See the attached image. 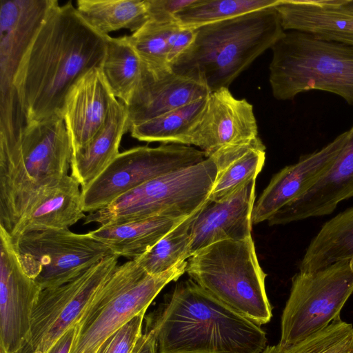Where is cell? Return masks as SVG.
<instances>
[{"instance_id":"cell-1","label":"cell","mask_w":353,"mask_h":353,"mask_svg":"<svg viewBox=\"0 0 353 353\" xmlns=\"http://www.w3.org/2000/svg\"><path fill=\"white\" fill-rule=\"evenodd\" d=\"M106 44L107 36L92 28L71 1L50 11L14 82L28 123L62 118L68 91L88 71L102 67Z\"/></svg>"},{"instance_id":"cell-2","label":"cell","mask_w":353,"mask_h":353,"mask_svg":"<svg viewBox=\"0 0 353 353\" xmlns=\"http://www.w3.org/2000/svg\"><path fill=\"white\" fill-rule=\"evenodd\" d=\"M158 353H261L266 333L192 279L181 281L145 317Z\"/></svg>"},{"instance_id":"cell-3","label":"cell","mask_w":353,"mask_h":353,"mask_svg":"<svg viewBox=\"0 0 353 353\" xmlns=\"http://www.w3.org/2000/svg\"><path fill=\"white\" fill-rule=\"evenodd\" d=\"M72 147L61 117L29 123L0 148V228L10 236L50 187L68 175Z\"/></svg>"},{"instance_id":"cell-4","label":"cell","mask_w":353,"mask_h":353,"mask_svg":"<svg viewBox=\"0 0 353 353\" xmlns=\"http://www.w3.org/2000/svg\"><path fill=\"white\" fill-rule=\"evenodd\" d=\"M275 6L196 28L192 44L172 66L214 92L232 81L285 33Z\"/></svg>"},{"instance_id":"cell-5","label":"cell","mask_w":353,"mask_h":353,"mask_svg":"<svg viewBox=\"0 0 353 353\" xmlns=\"http://www.w3.org/2000/svg\"><path fill=\"white\" fill-rule=\"evenodd\" d=\"M269 81L274 97L293 100L322 90L353 105V46L297 30L285 31L271 48Z\"/></svg>"},{"instance_id":"cell-6","label":"cell","mask_w":353,"mask_h":353,"mask_svg":"<svg viewBox=\"0 0 353 353\" xmlns=\"http://www.w3.org/2000/svg\"><path fill=\"white\" fill-rule=\"evenodd\" d=\"M188 261L149 274L134 260L118 265L85 306L75 324L70 353H95L112 333L145 312L161 290L185 272Z\"/></svg>"},{"instance_id":"cell-7","label":"cell","mask_w":353,"mask_h":353,"mask_svg":"<svg viewBox=\"0 0 353 353\" xmlns=\"http://www.w3.org/2000/svg\"><path fill=\"white\" fill-rule=\"evenodd\" d=\"M185 272L216 299L259 325L272 316L252 237L205 247L188 260Z\"/></svg>"},{"instance_id":"cell-8","label":"cell","mask_w":353,"mask_h":353,"mask_svg":"<svg viewBox=\"0 0 353 353\" xmlns=\"http://www.w3.org/2000/svg\"><path fill=\"white\" fill-rule=\"evenodd\" d=\"M211 158L148 181L90 213L84 223L102 225L152 217L183 218L199 211L208 201L217 175Z\"/></svg>"},{"instance_id":"cell-9","label":"cell","mask_w":353,"mask_h":353,"mask_svg":"<svg viewBox=\"0 0 353 353\" xmlns=\"http://www.w3.org/2000/svg\"><path fill=\"white\" fill-rule=\"evenodd\" d=\"M352 293L353 259L295 274L281 316L279 343H299L340 320Z\"/></svg>"},{"instance_id":"cell-10","label":"cell","mask_w":353,"mask_h":353,"mask_svg":"<svg viewBox=\"0 0 353 353\" xmlns=\"http://www.w3.org/2000/svg\"><path fill=\"white\" fill-rule=\"evenodd\" d=\"M12 243L23 270L41 290L65 283L114 254L88 233L77 234L69 229L28 232Z\"/></svg>"},{"instance_id":"cell-11","label":"cell","mask_w":353,"mask_h":353,"mask_svg":"<svg viewBox=\"0 0 353 353\" xmlns=\"http://www.w3.org/2000/svg\"><path fill=\"white\" fill-rule=\"evenodd\" d=\"M205 157L201 150L174 143L138 146L120 152L97 178L81 190L83 211L91 213L101 210L143 183L197 164Z\"/></svg>"},{"instance_id":"cell-12","label":"cell","mask_w":353,"mask_h":353,"mask_svg":"<svg viewBox=\"0 0 353 353\" xmlns=\"http://www.w3.org/2000/svg\"><path fill=\"white\" fill-rule=\"evenodd\" d=\"M119 257L108 256L72 280L42 289L32 310L28 337L15 353H47L77 323L94 294L118 266Z\"/></svg>"},{"instance_id":"cell-13","label":"cell","mask_w":353,"mask_h":353,"mask_svg":"<svg viewBox=\"0 0 353 353\" xmlns=\"http://www.w3.org/2000/svg\"><path fill=\"white\" fill-rule=\"evenodd\" d=\"M41 290L23 270L10 236L0 228V353H15L24 344Z\"/></svg>"},{"instance_id":"cell-14","label":"cell","mask_w":353,"mask_h":353,"mask_svg":"<svg viewBox=\"0 0 353 353\" xmlns=\"http://www.w3.org/2000/svg\"><path fill=\"white\" fill-rule=\"evenodd\" d=\"M258 137L253 106L235 98L228 88L212 92L190 132V143L201 149L205 158L225 146Z\"/></svg>"},{"instance_id":"cell-15","label":"cell","mask_w":353,"mask_h":353,"mask_svg":"<svg viewBox=\"0 0 353 353\" xmlns=\"http://www.w3.org/2000/svg\"><path fill=\"white\" fill-rule=\"evenodd\" d=\"M210 93L199 80L179 74L171 68L152 67L142 61L140 79L128 103L124 105L130 129Z\"/></svg>"},{"instance_id":"cell-16","label":"cell","mask_w":353,"mask_h":353,"mask_svg":"<svg viewBox=\"0 0 353 353\" xmlns=\"http://www.w3.org/2000/svg\"><path fill=\"white\" fill-rule=\"evenodd\" d=\"M347 131L321 149L300 157L271 179L254 205L252 224L268 221L279 210L304 195L331 168L343 148Z\"/></svg>"},{"instance_id":"cell-17","label":"cell","mask_w":353,"mask_h":353,"mask_svg":"<svg viewBox=\"0 0 353 353\" xmlns=\"http://www.w3.org/2000/svg\"><path fill=\"white\" fill-rule=\"evenodd\" d=\"M57 0H1L0 97L15 92L20 63Z\"/></svg>"},{"instance_id":"cell-18","label":"cell","mask_w":353,"mask_h":353,"mask_svg":"<svg viewBox=\"0 0 353 353\" xmlns=\"http://www.w3.org/2000/svg\"><path fill=\"white\" fill-rule=\"evenodd\" d=\"M256 179L222 200H208L196 212L190 226L192 255L219 241L252 236Z\"/></svg>"},{"instance_id":"cell-19","label":"cell","mask_w":353,"mask_h":353,"mask_svg":"<svg viewBox=\"0 0 353 353\" xmlns=\"http://www.w3.org/2000/svg\"><path fill=\"white\" fill-rule=\"evenodd\" d=\"M116 100L101 68L90 70L73 85L62 109L72 152L85 148L103 128Z\"/></svg>"},{"instance_id":"cell-20","label":"cell","mask_w":353,"mask_h":353,"mask_svg":"<svg viewBox=\"0 0 353 353\" xmlns=\"http://www.w3.org/2000/svg\"><path fill=\"white\" fill-rule=\"evenodd\" d=\"M353 197V125L335 161L304 195L288 204L268 221L270 225H285L332 214L338 204Z\"/></svg>"},{"instance_id":"cell-21","label":"cell","mask_w":353,"mask_h":353,"mask_svg":"<svg viewBox=\"0 0 353 353\" xmlns=\"http://www.w3.org/2000/svg\"><path fill=\"white\" fill-rule=\"evenodd\" d=\"M275 8L285 31L353 46V0H279Z\"/></svg>"},{"instance_id":"cell-22","label":"cell","mask_w":353,"mask_h":353,"mask_svg":"<svg viewBox=\"0 0 353 353\" xmlns=\"http://www.w3.org/2000/svg\"><path fill=\"white\" fill-rule=\"evenodd\" d=\"M85 216L81 185L68 174L41 195L20 221L10 237L14 243L28 232L68 229Z\"/></svg>"},{"instance_id":"cell-23","label":"cell","mask_w":353,"mask_h":353,"mask_svg":"<svg viewBox=\"0 0 353 353\" xmlns=\"http://www.w3.org/2000/svg\"><path fill=\"white\" fill-rule=\"evenodd\" d=\"M130 124L124 104L117 99L103 128L83 149L72 152L71 176L86 188L97 178L120 153L119 145Z\"/></svg>"},{"instance_id":"cell-24","label":"cell","mask_w":353,"mask_h":353,"mask_svg":"<svg viewBox=\"0 0 353 353\" xmlns=\"http://www.w3.org/2000/svg\"><path fill=\"white\" fill-rule=\"evenodd\" d=\"M208 158L218 170L208 200L219 201L256 179L265 163V146L258 136L222 148Z\"/></svg>"},{"instance_id":"cell-25","label":"cell","mask_w":353,"mask_h":353,"mask_svg":"<svg viewBox=\"0 0 353 353\" xmlns=\"http://www.w3.org/2000/svg\"><path fill=\"white\" fill-rule=\"evenodd\" d=\"M188 217H152L102 225L88 234L108 246L113 254L133 260L148 251Z\"/></svg>"},{"instance_id":"cell-26","label":"cell","mask_w":353,"mask_h":353,"mask_svg":"<svg viewBox=\"0 0 353 353\" xmlns=\"http://www.w3.org/2000/svg\"><path fill=\"white\" fill-rule=\"evenodd\" d=\"M353 259V206L326 221L311 240L299 265L311 272Z\"/></svg>"},{"instance_id":"cell-27","label":"cell","mask_w":353,"mask_h":353,"mask_svg":"<svg viewBox=\"0 0 353 353\" xmlns=\"http://www.w3.org/2000/svg\"><path fill=\"white\" fill-rule=\"evenodd\" d=\"M76 8L81 18L103 36L121 29L134 32L148 20L146 0H78Z\"/></svg>"},{"instance_id":"cell-28","label":"cell","mask_w":353,"mask_h":353,"mask_svg":"<svg viewBox=\"0 0 353 353\" xmlns=\"http://www.w3.org/2000/svg\"><path fill=\"white\" fill-rule=\"evenodd\" d=\"M102 70L114 97L127 104L140 79L142 61L129 39L107 36Z\"/></svg>"},{"instance_id":"cell-29","label":"cell","mask_w":353,"mask_h":353,"mask_svg":"<svg viewBox=\"0 0 353 353\" xmlns=\"http://www.w3.org/2000/svg\"><path fill=\"white\" fill-rule=\"evenodd\" d=\"M208 97L132 126L129 132L141 141L190 146V132L202 112Z\"/></svg>"},{"instance_id":"cell-30","label":"cell","mask_w":353,"mask_h":353,"mask_svg":"<svg viewBox=\"0 0 353 353\" xmlns=\"http://www.w3.org/2000/svg\"><path fill=\"white\" fill-rule=\"evenodd\" d=\"M279 0H194L175 14L180 26L199 27L276 6Z\"/></svg>"},{"instance_id":"cell-31","label":"cell","mask_w":353,"mask_h":353,"mask_svg":"<svg viewBox=\"0 0 353 353\" xmlns=\"http://www.w3.org/2000/svg\"><path fill=\"white\" fill-rule=\"evenodd\" d=\"M196 212L174 227L145 253L134 259L148 274H161L192 256L190 226Z\"/></svg>"},{"instance_id":"cell-32","label":"cell","mask_w":353,"mask_h":353,"mask_svg":"<svg viewBox=\"0 0 353 353\" xmlns=\"http://www.w3.org/2000/svg\"><path fill=\"white\" fill-rule=\"evenodd\" d=\"M261 353H353V325L340 319L299 343H279Z\"/></svg>"},{"instance_id":"cell-33","label":"cell","mask_w":353,"mask_h":353,"mask_svg":"<svg viewBox=\"0 0 353 353\" xmlns=\"http://www.w3.org/2000/svg\"><path fill=\"white\" fill-rule=\"evenodd\" d=\"M178 23L176 19H149L139 29L128 35L143 63L152 67L171 68L168 60V39Z\"/></svg>"},{"instance_id":"cell-34","label":"cell","mask_w":353,"mask_h":353,"mask_svg":"<svg viewBox=\"0 0 353 353\" xmlns=\"http://www.w3.org/2000/svg\"><path fill=\"white\" fill-rule=\"evenodd\" d=\"M145 312L141 313L108 336L95 353H133L142 335V324Z\"/></svg>"},{"instance_id":"cell-35","label":"cell","mask_w":353,"mask_h":353,"mask_svg":"<svg viewBox=\"0 0 353 353\" xmlns=\"http://www.w3.org/2000/svg\"><path fill=\"white\" fill-rule=\"evenodd\" d=\"M196 34V29L183 27L179 23L173 28L168 39V60L171 68L192 44Z\"/></svg>"},{"instance_id":"cell-36","label":"cell","mask_w":353,"mask_h":353,"mask_svg":"<svg viewBox=\"0 0 353 353\" xmlns=\"http://www.w3.org/2000/svg\"><path fill=\"white\" fill-rule=\"evenodd\" d=\"M194 0H146L148 19L172 20Z\"/></svg>"},{"instance_id":"cell-37","label":"cell","mask_w":353,"mask_h":353,"mask_svg":"<svg viewBox=\"0 0 353 353\" xmlns=\"http://www.w3.org/2000/svg\"><path fill=\"white\" fill-rule=\"evenodd\" d=\"M75 332L76 327L74 325L61 335L47 353H70Z\"/></svg>"},{"instance_id":"cell-38","label":"cell","mask_w":353,"mask_h":353,"mask_svg":"<svg viewBox=\"0 0 353 353\" xmlns=\"http://www.w3.org/2000/svg\"><path fill=\"white\" fill-rule=\"evenodd\" d=\"M133 353H158L156 339L151 332H145L137 341Z\"/></svg>"}]
</instances>
